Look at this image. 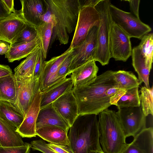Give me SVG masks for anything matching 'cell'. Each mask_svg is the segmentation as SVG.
<instances>
[{"label":"cell","instance_id":"6da1fadb","mask_svg":"<svg viewBox=\"0 0 153 153\" xmlns=\"http://www.w3.org/2000/svg\"><path fill=\"white\" fill-rule=\"evenodd\" d=\"M113 72L107 71L97 76L89 84L78 88H72L77 104L79 115H97L111 105L110 98L106 94V91L116 85L113 75Z\"/></svg>","mask_w":153,"mask_h":153},{"label":"cell","instance_id":"7a4b0ae2","mask_svg":"<svg viewBox=\"0 0 153 153\" xmlns=\"http://www.w3.org/2000/svg\"><path fill=\"white\" fill-rule=\"evenodd\" d=\"M97 115H79L70 127L69 146L74 153L103 152L100 145Z\"/></svg>","mask_w":153,"mask_h":153},{"label":"cell","instance_id":"3957f363","mask_svg":"<svg viewBox=\"0 0 153 153\" xmlns=\"http://www.w3.org/2000/svg\"><path fill=\"white\" fill-rule=\"evenodd\" d=\"M49 9L54 15L56 25L53 31L52 40L60 44H67L69 34L75 30L79 11V0H48Z\"/></svg>","mask_w":153,"mask_h":153},{"label":"cell","instance_id":"277c9868","mask_svg":"<svg viewBox=\"0 0 153 153\" xmlns=\"http://www.w3.org/2000/svg\"><path fill=\"white\" fill-rule=\"evenodd\" d=\"M98 115L99 140L104 153H121L127 145L117 112L106 109Z\"/></svg>","mask_w":153,"mask_h":153},{"label":"cell","instance_id":"5b68a950","mask_svg":"<svg viewBox=\"0 0 153 153\" xmlns=\"http://www.w3.org/2000/svg\"><path fill=\"white\" fill-rule=\"evenodd\" d=\"M111 1L101 0L95 8L99 13L100 23L97 35V48L94 59L102 66L108 65L111 58L109 49L110 33L112 22L109 12Z\"/></svg>","mask_w":153,"mask_h":153},{"label":"cell","instance_id":"8992f818","mask_svg":"<svg viewBox=\"0 0 153 153\" xmlns=\"http://www.w3.org/2000/svg\"><path fill=\"white\" fill-rule=\"evenodd\" d=\"M109 12L112 21L129 36L141 39L144 36L152 31L151 27L143 22L130 12L124 11L111 3Z\"/></svg>","mask_w":153,"mask_h":153},{"label":"cell","instance_id":"52a82bcc","mask_svg":"<svg viewBox=\"0 0 153 153\" xmlns=\"http://www.w3.org/2000/svg\"><path fill=\"white\" fill-rule=\"evenodd\" d=\"M117 112L126 138L134 137L146 127V117L141 106L119 108Z\"/></svg>","mask_w":153,"mask_h":153},{"label":"cell","instance_id":"ba28073f","mask_svg":"<svg viewBox=\"0 0 153 153\" xmlns=\"http://www.w3.org/2000/svg\"><path fill=\"white\" fill-rule=\"evenodd\" d=\"M98 27L94 26L88 32L85 39L74 48L72 52V58L69 72L91 60H94L97 48Z\"/></svg>","mask_w":153,"mask_h":153},{"label":"cell","instance_id":"9c48e42d","mask_svg":"<svg viewBox=\"0 0 153 153\" xmlns=\"http://www.w3.org/2000/svg\"><path fill=\"white\" fill-rule=\"evenodd\" d=\"M100 20L99 13L95 7H81L74 35L70 47L74 48L82 42L88 31L94 26L99 27Z\"/></svg>","mask_w":153,"mask_h":153},{"label":"cell","instance_id":"30bf717a","mask_svg":"<svg viewBox=\"0 0 153 153\" xmlns=\"http://www.w3.org/2000/svg\"><path fill=\"white\" fill-rule=\"evenodd\" d=\"M130 38L113 22L110 33L109 49L111 57L116 61L126 62L131 56L132 48Z\"/></svg>","mask_w":153,"mask_h":153},{"label":"cell","instance_id":"8fae6325","mask_svg":"<svg viewBox=\"0 0 153 153\" xmlns=\"http://www.w3.org/2000/svg\"><path fill=\"white\" fill-rule=\"evenodd\" d=\"M16 80L18 92L14 105L25 118L35 96L40 91L39 79L33 77Z\"/></svg>","mask_w":153,"mask_h":153},{"label":"cell","instance_id":"7c38bea8","mask_svg":"<svg viewBox=\"0 0 153 153\" xmlns=\"http://www.w3.org/2000/svg\"><path fill=\"white\" fill-rule=\"evenodd\" d=\"M22 8L19 10V14L27 24L37 27L43 22L41 16L49 8L45 0H21Z\"/></svg>","mask_w":153,"mask_h":153},{"label":"cell","instance_id":"4fadbf2b","mask_svg":"<svg viewBox=\"0 0 153 153\" xmlns=\"http://www.w3.org/2000/svg\"><path fill=\"white\" fill-rule=\"evenodd\" d=\"M73 49L69 47L61 55L53 57L48 61H44L42 71L39 78L41 92L60 81H58L56 78L58 70L62 62Z\"/></svg>","mask_w":153,"mask_h":153},{"label":"cell","instance_id":"5bb4252c","mask_svg":"<svg viewBox=\"0 0 153 153\" xmlns=\"http://www.w3.org/2000/svg\"><path fill=\"white\" fill-rule=\"evenodd\" d=\"M27 23L17 10L9 17L0 20V40L13 44L19 36Z\"/></svg>","mask_w":153,"mask_h":153},{"label":"cell","instance_id":"9a60e30c","mask_svg":"<svg viewBox=\"0 0 153 153\" xmlns=\"http://www.w3.org/2000/svg\"><path fill=\"white\" fill-rule=\"evenodd\" d=\"M52 105L70 127L79 115L77 104L72 90L63 94L53 102Z\"/></svg>","mask_w":153,"mask_h":153},{"label":"cell","instance_id":"2e32d148","mask_svg":"<svg viewBox=\"0 0 153 153\" xmlns=\"http://www.w3.org/2000/svg\"><path fill=\"white\" fill-rule=\"evenodd\" d=\"M41 92L39 91L35 96L24 120L16 131L22 138L35 137L36 122L40 109Z\"/></svg>","mask_w":153,"mask_h":153},{"label":"cell","instance_id":"e0dca14e","mask_svg":"<svg viewBox=\"0 0 153 153\" xmlns=\"http://www.w3.org/2000/svg\"><path fill=\"white\" fill-rule=\"evenodd\" d=\"M95 62L94 60H90L72 71L71 77L74 83L73 88L84 86L96 79L99 68Z\"/></svg>","mask_w":153,"mask_h":153},{"label":"cell","instance_id":"ac0fdd59","mask_svg":"<svg viewBox=\"0 0 153 153\" xmlns=\"http://www.w3.org/2000/svg\"><path fill=\"white\" fill-rule=\"evenodd\" d=\"M47 126H57L67 132L70 128L55 109L52 103L40 108L36 122V130Z\"/></svg>","mask_w":153,"mask_h":153},{"label":"cell","instance_id":"d6986e66","mask_svg":"<svg viewBox=\"0 0 153 153\" xmlns=\"http://www.w3.org/2000/svg\"><path fill=\"white\" fill-rule=\"evenodd\" d=\"M73 81L65 78L41 92L40 108L52 103L65 93L72 89Z\"/></svg>","mask_w":153,"mask_h":153},{"label":"cell","instance_id":"ffe728a7","mask_svg":"<svg viewBox=\"0 0 153 153\" xmlns=\"http://www.w3.org/2000/svg\"><path fill=\"white\" fill-rule=\"evenodd\" d=\"M68 132L55 126H47L36 130V134L50 143L62 146H69Z\"/></svg>","mask_w":153,"mask_h":153},{"label":"cell","instance_id":"44dd1931","mask_svg":"<svg viewBox=\"0 0 153 153\" xmlns=\"http://www.w3.org/2000/svg\"><path fill=\"white\" fill-rule=\"evenodd\" d=\"M16 130V128L0 117V146H18L25 144Z\"/></svg>","mask_w":153,"mask_h":153},{"label":"cell","instance_id":"7402d4cb","mask_svg":"<svg viewBox=\"0 0 153 153\" xmlns=\"http://www.w3.org/2000/svg\"><path fill=\"white\" fill-rule=\"evenodd\" d=\"M41 43L39 36L34 40L27 43L13 44L9 51L5 55L10 62L19 61L27 57L35 51Z\"/></svg>","mask_w":153,"mask_h":153},{"label":"cell","instance_id":"603a6c76","mask_svg":"<svg viewBox=\"0 0 153 153\" xmlns=\"http://www.w3.org/2000/svg\"><path fill=\"white\" fill-rule=\"evenodd\" d=\"M40 44L35 51L21 62L14 69L13 74L17 80H25L33 78Z\"/></svg>","mask_w":153,"mask_h":153},{"label":"cell","instance_id":"cb8c5ba5","mask_svg":"<svg viewBox=\"0 0 153 153\" xmlns=\"http://www.w3.org/2000/svg\"><path fill=\"white\" fill-rule=\"evenodd\" d=\"M18 89L17 82L13 74L0 78V100L14 104Z\"/></svg>","mask_w":153,"mask_h":153},{"label":"cell","instance_id":"d4e9b609","mask_svg":"<svg viewBox=\"0 0 153 153\" xmlns=\"http://www.w3.org/2000/svg\"><path fill=\"white\" fill-rule=\"evenodd\" d=\"M0 117L16 129L21 125L24 118L13 103L1 100Z\"/></svg>","mask_w":153,"mask_h":153},{"label":"cell","instance_id":"484cf974","mask_svg":"<svg viewBox=\"0 0 153 153\" xmlns=\"http://www.w3.org/2000/svg\"><path fill=\"white\" fill-rule=\"evenodd\" d=\"M131 56L132 65L137 74L138 79L141 83H144L146 87L150 88L149 77L151 70L147 66L144 59L136 46L132 49Z\"/></svg>","mask_w":153,"mask_h":153},{"label":"cell","instance_id":"4316f807","mask_svg":"<svg viewBox=\"0 0 153 153\" xmlns=\"http://www.w3.org/2000/svg\"><path fill=\"white\" fill-rule=\"evenodd\" d=\"M113 75L116 86L119 88L127 90L139 87L142 83L131 71L124 70L114 71Z\"/></svg>","mask_w":153,"mask_h":153},{"label":"cell","instance_id":"83f0119b","mask_svg":"<svg viewBox=\"0 0 153 153\" xmlns=\"http://www.w3.org/2000/svg\"><path fill=\"white\" fill-rule=\"evenodd\" d=\"M55 18L49 23L43 22L37 27L39 36L41 41V46L43 59L47 56L48 50L53 33V28L56 25Z\"/></svg>","mask_w":153,"mask_h":153},{"label":"cell","instance_id":"f1b7e54d","mask_svg":"<svg viewBox=\"0 0 153 153\" xmlns=\"http://www.w3.org/2000/svg\"><path fill=\"white\" fill-rule=\"evenodd\" d=\"M136 47L144 59L148 67L151 70L153 62V33H147L143 36Z\"/></svg>","mask_w":153,"mask_h":153},{"label":"cell","instance_id":"f546056e","mask_svg":"<svg viewBox=\"0 0 153 153\" xmlns=\"http://www.w3.org/2000/svg\"><path fill=\"white\" fill-rule=\"evenodd\" d=\"M131 142L146 153H153V128L143 129L134 137Z\"/></svg>","mask_w":153,"mask_h":153},{"label":"cell","instance_id":"4dcf8cb0","mask_svg":"<svg viewBox=\"0 0 153 153\" xmlns=\"http://www.w3.org/2000/svg\"><path fill=\"white\" fill-rule=\"evenodd\" d=\"M115 105L117 107L118 109L140 106L138 87H136L127 90L118 100Z\"/></svg>","mask_w":153,"mask_h":153},{"label":"cell","instance_id":"1f68e13d","mask_svg":"<svg viewBox=\"0 0 153 153\" xmlns=\"http://www.w3.org/2000/svg\"><path fill=\"white\" fill-rule=\"evenodd\" d=\"M139 97L140 106L144 115L146 117L149 114L153 115V87L146 88L142 87L140 90Z\"/></svg>","mask_w":153,"mask_h":153},{"label":"cell","instance_id":"d6a6232c","mask_svg":"<svg viewBox=\"0 0 153 153\" xmlns=\"http://www.w3.org/2000/svg\"><path fill=\"white\" fill-rule=\"evenodd\" d=\"M38 36L37 28L27 24L26 26L13 44L28 42L34 40Z\"/></svg>","mask_w":153,"mask_h":153},{"label":"cell","instance_id":"836d02e7","mask_svg":"<svg viewBox=\"0 0 153 153\" xmlns=\"http://www.w3.org/2000/svg\"><path fill=\"white\" fill-rule=\"evenodd\" d=\"M73 49L62 62L58 70L56 76L58 81L66 78L67 75L71 74L69 68L72 60V52Z\"/></svg>","mask_w":153,"mask_h":153},{"label":"cell","instance_id":"e575fe53","mask_svg":"<svg viewBox=\"0 0 153 153\" xmlns=\"http://www.w3.org/2000/svg\"><path fill=\"white\" fill-rule=\"evenodd\" d=\"M30 144L26 143L20 146H0V153H30Z\"/></svg>","mask_w":153,"mask_h":153},{"label":"cell","instance_id":"d590c367","mask_svg":"<svg viewBox=\"0 0 153 153\" xmlns=\"http://www.w3.org/2000/svg\"><path fill=\"white\" fill-rule=\"evenodd\" d=\"M30 147L34 150H37L42 153H56L52 150L44 141L41 140H36L31 141Z\"/></svg>","mask_w":153,"mask_h":153},{"label":"cell","instance_id":"8d00e7d4","mask_svg":"<svg viewBox=\"0 0 153 153\" xmlns=\"http://www.w3.org/2000/svg\"><path fill=\"white\" fill-rule=\"evenodd\" d=\"M44 61V59H43L42 52L41 49V44H40L39 51L36 63L34 72L33 76L34 78L39 79L42 71Z\"/></svg>","mask_w":153,"mask_h":153},{"label":"cell","instance_id":"74e56055","mask_svg":"<svg viewBox=\"0 0 153 153\" xmlns=\"http://www.w3.org/2000/svg\"><path fill=\"white\" fill-rule=\"evenodd\" d=\"M47 144L52 150L56 153H74L69 146H62L51 143Z\"/></svg>","mask_w":153,"mask_h":153},{"label":"cell","instance_id":"f35d334b","mask_svg":"<svg viewBox=\"0 0 153 153\" xmlns=\"http://www.w3.org/2000/svg\"><path fill=\"white\" fill-rule=\"evenodd\" d=\"M123 1H128L129 4L131 13L138 18L139 16V7L140 0H127Z\"/></svg>","mask_w":153,"mask_h":153},{"label":"cell","instance_id":"ab89813d","mask_svg":"<svg viewBox=\"0 0 153 153\" xmlns=\"http://www.w3.org/2000/svg\"><path fill=\"white\" fill-rule=\"evenodd\" d=\"M121 153H146L132 142L128 144Z\"/></svg>","mask_w":153,"mask_h":153},{"label":"cell","instance_id":"60d3db41","mask_svg":"<svg viewBox=\"0 0 153 153\" xmlns=\"http://www.w3.org/2000/svg\"><path fill=\"white\" fill-rule=\"evenodd\" d=\"M12 13L7 8L2 0H0V20L9 17Z\"/></svg>","mask_w":153,"mask_h":153},{"label":"cell","instance_id":"b9f144b4","mask_svg":"<svg viewBox=\"0 0 153 153\" xmlns=\"http://www.w3.org/2000/svg\"><path fill=\"white\" fill-rule=\"evenodd\" d=\"M13 74L12 70L8 65L0 64V78Z\"/></svg>","mask_w":153,"mask_h":153},{"label":"cell","instance_id":"7bdbcfd3","mask_svg":"<svg viewBox=\"0 0 153 153\" xmlns=\"http://www.w3.org/2000/svg\"><path fill=\"white\" fill-rule=\"evenodd\" d=\"M54 18V15L51 13L49 8L47 12L41 16L40 19L43 22L49 23Z\"/></svg>","mask_w":153,"mask_h":153},{"label":"cell","instance_id":"ee69618b","mask_svg":"<svg viewBox=\"0 0 153 153\" xmlns=\"http://www.w3.org/2000/svg\"><path fill=\"white\" fill-rule=\"evenodd\" d=\"M10 47L9 43L0 40V55H5L9 51Z\"/></svg>","mask_w":153,"mask_h":153},{"label":"cell","instance_id":"f6af8a7d","mask_svg":"<svg viewBox=\"0 0 153 153\" xmlns=\"http://www.w3.org/2000/svg\"><path fill=\"white\" fill-rule=\"evenodd\" d=\"M101 0H79L81 7L91 6L95 7Z\"/></svg>","mask_w":153,"mask_h":153},{"label":"cell","instance_id":"bcb514c9","mask_svg":"<svg viewBox=\"0 0 153 153\" xmlns=\"http://www.w3.org/2000/svg\"><path fill=\"white\" fill-rule=\"evenodd\" d=\"M5 6L11 13H16L17 10H15L14 7V0H2Z\"/></svg>","mask_w":153,"mask_h":153},{"label":"cell","instance_id":"7dc6e473","mask_svg":"<svg viewBox=\"0 0 153 153\" xmlns=\"http://www.w3.org/2000/svg\"><path fill=\"white\" fill-rule=\"evenodd\" d=\"M97 153H104L103 152H98Z\"/></svg>","mask_w":153,"mask_h":153}]
</instances>
